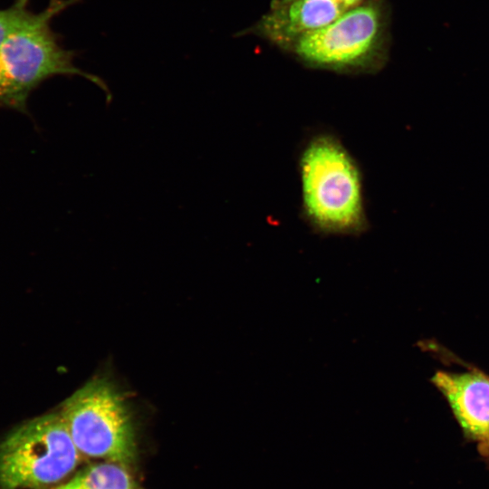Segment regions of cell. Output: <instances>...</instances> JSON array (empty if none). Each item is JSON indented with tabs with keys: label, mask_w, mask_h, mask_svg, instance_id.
<instances>
[{
	"label": "cell",
	"mask_w": 489,
	"mask_h": 489,
	"mask_svg": "<svg viewBox=\"0 0 489 489\" xmlns=\"http://www.w3.org/2000/svg\"><path fill=\"white\" fill-rule=\"evenodd\" d=\"M432 382L446 398L464 430L484 439L489 434V377L477 371H437Z\"/></svg>",
	"instance_id": "6"
},
{
	"label": "cell",
	"mask_w": 489,
	"mask_h": 489,
	"mask_svg": "<svg viewBox=\"0 0 489 489\" xmlns=\"http://www.w3.org/2000/svg\"><path fill=\"white\" fill-rule=\"evenodd\" d=\"M481 442H482V447H483V449H484V450L487 452V454H489V434H488V436H487L484 439H483Z\"/></svg>",
	"instance_id": "11"
},
{
	"label": "cell",
	"mask_w": 489,
	"mask_h": 489,
	"mask_svg": "<svg viewBox=\"0 0 489 489\" xmlns=\"http://www.w3.org/2000/svg\"><path fill=\"white\" fill-rule=\"evenodd\" d=\"M29 8V0H15L12 5L0 8V48L14 33L31 24L36 17Z\"/></svg>",
	"instance_id": "9"
},
{
	"label": "cell",
	"mask_w": 489,
	"mask_h": 489,
	"mask_svg": "<svg viewBox=\"0 0 489 489\" xmlns=\"http://www.w3.org/2000/svg\"><path fill=\"white\" fill-rule=\"evenodd\" d=\"M335 1L340 3L341 5L347 6L348 8H350V6H352L355 4H357L358 2H360V0H335Z\"/></svg>",
	"instance_id": "10"
},
{
	"label": "cell",
	"mask_w": 489,
	"mask_h": 489,
	"mask_svg": "<svg viewBox=\"0 0 489 489\" xmlns=\"http://www.w3.org/2000/svg\"><path fill=\"white\" fill-rule=\"evenodd\" d=\"M61 416L82 455L125 467L137 455L130 415L119 392L105 379H95L63 404Z\"/></svg>",
	"instance_id": "4"
},
{
	"label": "cell",
	"mask_w": 489,
	"mask_h": 489,
	"mask_svg": "<svg viewBox=\"0 0 489 489\" xmlns=\"http://www.w3.org/2000/svg\"><path fill=\"white\" fill-rule=\"evenodd\" d=\"M81 456L61 414L38 417L0 444V487L39 489L57 484L76 468Z\"/></svg>",
	"instance_id": "3"
},
{
	"label": "cell",
	"mask_w": 489,
	"mask_h": 489,
	"mask_svg": "<svg viewBox=\"0 0 489 489\" xmlns=\"http://www.w3.org/2000/svg\"><path fill=\"white\" fill-rule=\"evenodd\" d=\"M380 16L372 6L347 10L328 25L301 37L296 53L313 63L328 66L357 65L378 44Z\"/></svg>",
	"instance_id": "5"
},
{
	"label": "cell",
	"mask_w": 489,
	"mask_h": 489,
	"mask_svg": "<svg viewBox=\"0 0 489 489\" xmlns=\"http://www.w3.org/2000/svg\"><path fill=\"white\" fill-rule=\"evenodd\" d=\"M298 169L302 216L315 232L358 235L367 229L361 173L337 137L319 133L310 138Z\"/></svg>",
	"instance_id": "1"
},
{
	"label": "cell",
	"mask_w": 489,
	"mask_h": 489,
	"mask_svg": "<svg viewBox=\"0 0 489 489\" xmlns=\"http://www.w3.org/2000/svg\"><path fill=\"white\" fill-rule=\"evenodd\" d=\"M83 0H51L27 26L11 35L0 48V107L26 110L30 93L44 81L57 75L80 76L111 94L99 76L76 66L78 52L61 43L51 27L52 20Z\"/></svg>",
	"instance_id": "2"
},
{
	"label": "cell",
	"mask_w": 489,
	"mask_h": 489,
	"mask_svg": "<svg viewBox=\"0 0 489 489\" xmlns=\"http://www.w3.org/2000/svg\"><path fill=\"white\" fill-rule=\"evenodd\" d=\"M55 489H138L126 467L105 462L85 467Z\"/></svg>",
	"instance_id": "8"
},
{
	"label": "cell",
	"mask_w": 489,
	"mask_h": 489,
	"mask_svg": "<svg viewBox=\"0 0 489 489\" xmlns=\"http://www.w3.org/2000/svg\"><path fill=\"white\" fill-rule=\"evenodd\" d=\"M264 22L265 32L274 40L295 43L344 14L349 8L335 0H290L283 2Z\"/></svg>",
	"instance_id": "7"
}]
</instances>
